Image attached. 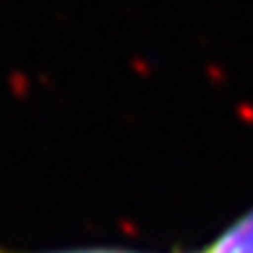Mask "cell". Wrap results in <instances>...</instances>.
Wrapping results in <instances>:
<instances>
[{
	"instance_id": "6da1fadb",
	"label": "cell",
	"mask_w": 253,
	"mask_h": 253,
	"mask_svg": "<svg viewBox=\"0 0 253 253\" xmlns=\"http://www.w3.org/2000/svg\"><path fill=\"white\" fill-rule=\"evenodd\" d=\"M202 253H253V210L227 225Z\"/></svg>"
},
{
	"instance_id": "3957f363",
	"label": "cell",
	"mask_w": 253,
	"mask_h": 253,
	"mask_svg": "<svg viewBox=\"0 0 253 253\" xmlns=\"http://www.w3.org/2000/svg\"><path fill=\"white\" fill-rule=\"evenodd\" d=\"M194 253H202V251H194Z\"/></svg>"
},
{
	"instance_id": "7a4b0ae2",
	"label": "cell",
	"mask_w": 253,
	"mask_h": 253,
	"mask_svg": "<svg viewBox=\"0 0 253 253\" xmlns=\"http://www.w3.org/2000/svg\"><path fill=\"white\" fill-rule=\"evenodd\" d=\"M0 253H140L129 248H111V246H88V248H60V251H16L0 246Z\"/></svg>"
}]
</instances>
